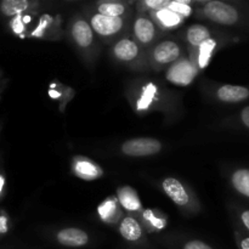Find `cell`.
I'll list each match as a JSON object with an SVG mask.
<instances>
[{
  "mask_svg": "<svg viewBox=\"0 0 249 249\" xmlns=\"http://www.w3.org/2000/svg\"><path fill=\"white\" fill-rule=\"evenodd\" d=\"M155 58L160 63H169L177 60L180 55V49L173 41H163L155 49Z\"/></svg>",
  "mask_w": 249,
  "mask_h": 249,
  "instance_id": "ba28073f",
  "label": "cell"
},
{
  "mask_svg": "<svg viewBox=\"0 0 249 249\" xmlns=\"http://www.w3.org/2000/svg\"><path fill=\"white\" fill-rule=\"evenodd\" d=\"M241 246H242V249H249V238L243 240L242 243H241Z\"/></svg>",
  "mask_w": 249,
  "mask_h": 249,
  "instance_id": "1f68e13d",
  "label": "cell"
},
{
  "mask_svg": "<svg viewBox=\"0 0 249 249\" xmlns=\"http://www.w3.org/2000/svg\"><path fill=\"white\" fill-rule=\"evenodd\" d=\"M5 223H6V219L0 218V232H4V231L6 230V228H5Z\"/></svg>",
  "mask_w": 249,
  "mask_h": 249,
  "instance_id": "4dcf8cb0",
  "label": "cell"
},
{
  "mask_svg": "<svg viewBox=\"0 0 249 249\" xmlns=\"http://www.w3.org/2000/svg\"><path fill=\"white\" fill-rule=\"evenodd\" d=\"M121 235L128 241H136L141 237V228L133 218H126L121 224Z\"/></svg>",
  "mask_w": 249,
  "mask_h": 249,
  "instance_id": "5bb4252c",
  "label": "cell"
},
{
  "mask_svg": "<svg viewBox=\"0 0 249 249\" xmlns=\"http://www.w3.org/2000/svg\"><path fill=\"white\" fill-rule=\"evenodd\" d=\"M12 28H14V31L16 32V33H21V32L23 31V23H22V18L19 15H17L16 18L12 21Z\"/></svg>",
  "mask_w": 249,
  "mask_h": 249,
  "instance_id": "4316f807",
  "label": "cell"
},
{
  "mask_svg": "<svg viewBox=\"0 0 249 249\" xmlns=\"http://www.w3.org/2000/svg\"><path fill=\"white\" fill-rule=\"evenodd\" d=\"M114 53L123 61H130L138 55V46L129 39H123L114 46Z\"/></svg>",
  "mask_w": 249,
  "mask_h": 249,
  "instance_id": "30bf717a",
  "label": "cell"
},
{
  "mask_svg": "<svg viewBox=\"0 0 249 249\" xmlns=\"http://www.w3.org/2000/svg\"><path fill=\"white\" fill-rule=\"evenodd\" d=\"M29 21H31V18H29L28 16H27V17H24V22H29Z\"/></svg>",
  "mask_w": 249,
  "mask_h": 249,
  "instance_id": "e575fe53",
  "label": "cell"
},
{
  "mask_svg": "<svg viewBox=\"0 0 249 249\" xmlns=\"http://www.w3.org/2000/svg\"><path fill=\"white\" fill-rule=\"evenodd\" d=\"M214 46H215V41H213L211 39V40L206 41L204 44H202L201 46H199V57H198V62H199V66H201L202 68L206 67L207 63H208L209 61V57H211V53L212 51H213Z\"/></svg>",
  "mask_w": 249,
  "mask_h": 249,
  "instance_id": "44dd1931",
  "label": "cell"
},
{
  "mask_svg": "<svg viewBox=\"0 0 249 249\" xmlns=\"http://www.w3.org/2000/svg\"><path fill=\"white\" fill-rule=\"evenodd\" d=\"M74 170L78 174V177L83 178L85 180H94L99 178L100 174H101L99 168L95 164H92V163L88 162V160H79V162H77Z\"/></svg>",
  "mask_w": 249,
  "mask_h": 249,
  "instance_id": "9a60e30c",
  "label": "cell"
},
{
  "mask_svg": "<svg viewBox=\"0 0 249 249\" xmlns=\"http://www.w3.org/2000/svg\"><path fill=\"white\" fill-rule=\"evenodd\" d=\"M51 22V17L50 16H43L40 19V24L38 26V28H36V32H33V36H40L41 32L44 31V28H45L46 26H48L49 23Z\"/></svg>",
  "mask_w": 249,
  "mask_h": 249,
  "instance_id": "484cf974",
  "label": "cell"
},
{
  "mask_svg": "<svg viewBox=\"0 0 249 249\" xmlns=\"http://www.w3.org/2000/svg\"><path fill=\"white\" fill-rule=\"evenodd\" d=\"M168 10H170V11L175 12V14H178L180 16V15H182V16H189L190 14H191V7L189 6V1H172V4H170V6L168 7Z\"/></svg>",
  "mask_w": 249,
  "mask_h": 249,
  "instance_id": "603a6c76",
  "label": "cell"
},
{
  "mask_svg": "<svg viewBox=\"0 0 249 249\" xmlns=\"http://www.w3.org/2000/svg\"><path fill=\"white\" fill-rule=\"evenodd\" d=\"M134 31H135V34L139 40L142 41V43H148L155 36V27H153V23L150 19L139 18L135 22Z\"/></svg>",
  "mask_w": 249,
  "mask_h": 249,
  "instance_id": "8fae6325",
  "label": "cell"
},
{
  "mask_svg": "<svg viewBox=\"0 0 249 249\" xmlns=\"http://www.w3.org/2000/svg\"><path fill=\"white\" fill-rule=\"evenodd\" d=\"M204 14L212 21L220 24H233L238 19V14L235 7L221 1L208 2L204 7Z\"/></svg>",
  "mask_w": 249,
  "mask_h": 249,
  "instance_id": "7a4b0ae2",
  "label": "cell"
},
{
  "mask_svg": "<svg viewBox=\"0 0 249 249\" xmlns=\"http://www.w3.org/2000/svg\"><path fill=\"white\" fill-rule=\"evenodd\" d=\"M218 97L224 102H240L249 97V90L238 85H224L218 90Z\"/></svg>",
  "mask_w": 249,
  "mask_h": 249,
  "instance_id": "52a82bcc",
  "label": "cell"
},
{
  "mask_svg": "<svg viewBox=\"0 0 249 249\" xmlns=\"http://www.w3.org/2000/svg\"><path fill=\"white\" fill-rule=\"evenodd\" d=\"M197 70L189 61H180L168 71L167 78L169 82L178 85H187L194 80Z\"/></svg>",
  "mask_w": 249,
  "mask_h": 249,
  "instance_id": "3957f363",
  "label": "cell"
},
{
  "mask_svg": "<svg viewBox=\"0 0 249 249\" xmlns=\"http://www.w3.org/2000/svg\"><path fill=\"white\" fill-rule=\"evenodd\" d=\"M232 184L238 192L249 197V170L240 169L232 175Z\"/></svg>",
  "mask_w": 249,
  "mask_h": 249,
  "instance_id": "e0dca14e",
  "label": "cell"
},
{
  "mask_svg": "<svg viewBox=\"0 0 249 249\" xmlns=\"http://www.w3.org/2000/svg\"><path fill=\"white\" fill-rule=\"evenodd\" d=\"M100 15L108 17H119L124 12V6L119 2H105L99 7Z\"/></svg>",
  "mask_w": 249,
  "mask_h": 249,
  "instance_id": "d6986e66",
  "label": "cell"
},
{
  "mask_svg": "<svg viewBox=\"0 0 249 249\" xmlns=\"http://www.w3.org/2000/svg\"><path fill=\"white\" fill-rule=\"evenodd\" d=\"M242 122L249 128V106L242 111Z\"/></svg>",
  "mask_w": 249,
  "mask_h": 249,
  "instance_id": "f1b7e54d",
  "label": "cell"
},
{
  "mask_svg": "<svg viewBox=\"0 0 249 249\" xmlns=\"http://www.w3.org/2000/svg\"><path fill=\"white\" fill-rule=\"evenodd\" d=\"M184 249H212L208 245L201 242V241H191V242L186 243Z\"/></svg>",
  "mask_w": 249,
  "mask_h": 249,
  "instance_id": "d4e9b609",
  "label": "cell"
},
{
  "mask_svg": "<svg viewBox=\"0 0 249 249\" xmlns=\"http://www.w3.org/2000/svg\"><path fill=\"white\" fill-rule=\"evenodd\" d=\"M28 7V1L26 0H4L0 5L1 12L6 16L19 15Z\"/></svg>",
  "mask_w": 249,
  "mask_h": 249,
  "instance_id": "2e32d148",
  "label": "cell"
},
{
  "mask_svg": "<svg viewBox=\"0 0 249 249\" xmlns=\"http://www.w3.org/2000/svg\"><path fill=\"white\" fill-rule=\"evenodd\" d=\"M50 95H51V96H58V95H60V94H58V92H53V91H50Z\"/></svg>",
  "mask_w": 249,
  "mask_h": 249,
  "instance_id": "836d02e7",
  "label": "cell"
},
{
  "mask_svg": "<svg viewBox=\"0 0 249 249\" xmlns=\"http://www.w3.org/2000/svg\"><path fill=\"white\" fill-rule=\"evenodd\" d=\"M118 197L122 206L128 211H136L140 208V201H139L138 195L131 187L125 186L119 189Z\"/></svg>",
  "mask_w": 249,
  "mask_h": 249,
  "instance_id": "4fadbf2b",
  "label": "cell"
},
{
  "mask_svg": "<svg viewBox=\"0 0 249 249\" xmlns=\"http://www.w3.org/2000/svg\"><path fill=\"white\" fill-rule=\"evenodd\" d=\"M57 241L67 247H82L88 243V235L79 229L70 228L57 233Z\"/></svg>",
  "mask_w": 249,
  "mask_h": 249,
  "instance_id": "8992f818",
  "label": "cell"
},
{
  "mask_svg": "<svg viewBox=\"0 0 249 249\" xmlns=\"http://www.w3.org/2000/svg\"><path fill=\"white\" fill-rule=\"evenodd\" d=\"M162 148L160 141L150 138H140L133 139L122 146V151L128 156L134 157H143V156H151L158 153Z\"/></svg>",
  "mask_w": 249,
  "mask_h": 249,
  "instance_id": "6da1fadb",
  "label": "cell"
},
{
  "mask_svg": "<svg viewBox=\"0 0 249 249\" xmlns=\"http://www.w3.org/2000/svg\"><path fill=\"white\" fill-rule=\"evenodd\" d=\"M91 26L101 36H111L121 31L123 21L121 17H108L99 14L91 18Z\"/></svg>",
  "mask_w": 249,
  "mask_h": 249,
  "instance_id": "277c9868",
  "label": "cell"
},
{
  "mask_svg": "<svg viewBox=\"0 0 249 249\" xmlns=\"http://www.w3.org/2000/svg\"><path fill=\"white\" fill-rule=\"evenodd\" d=\"M156 92V87L153 84H148L147 88L143 90L142 96L139 100L138 102V109H145L150 106L151 101H152L153 96H155Z\"/></svg>",
  "mask_w": 249,
  "mask_h": 249,
  "instance_id": "7402d4cb",
  "label": "cell"
},
{
  "mask_svg": "<svg viewBox=\"0 0 249 249\" xmlns=\"http://www.w3.org/2000/svg\"><path fill=\"white\" fill-rule=\"evenodd\" d=\"M163 190L169 198L178 206H185L189 203V195L180 181L173 178H168L163 181Z\"/></svg>",
  "mask_w": 249,
  "mask_h": 249,
  "instance_id": "5b68a950",
  "label": "cell"
},
{
  "mask_svg": "<svg viewBox=\"0 0 249 249\" xmlns=\"http://www.w3.org/2000/svg\"><path fill=\"white\" fill-rule=\"evenodd\" d=\"M157 17L160 18V21L164 24L165 27H173L177 26L178 23H180L181 18L178 14L175 12L170 11V10L164 9V10H160L157 12Z\"/></svg>",
  "mask_w": 249,
  "mask_h": 249,
  "instance_id": "ffe728a7",
  "label": "cell"
},
{
  "mask_svg": "<svg viewBox=\"0 0 249 249\" xmlns=\"http://www.w3.org/2000/svg\"><path fill=\"white\" fill-rule=\"evenodd\" d=\"M172 1L169 0H147L146 1V5L150 7H153L156 10H164L168 9L170 6Z\"/></svg>",
  "mask_w": 249,
  "mask_h": 249,
  "instance_id": "cb8c5ba5",
  "label": "cell"
},
{
  "mask_svg": "<svg viewBox=\"0 0 249 249\" xmlns=\"http://www.w3.org/2000/svg\"><path fill=\"white\" fill-rule=\"evenodd\" d=\"M242 221H243V224L246 225V228L249 230V211L245 212V213L242 214Z\"/></svg>",
  "mask_w": 249,
  "mask_h": 249,
  "instance_id": "f546056e",
  "label": "cell"
},
{
  "mask_svg": "<svg viewBox=\"0 0 249 249\" xmlns=\"http://www.w3.org/2000/svg\"><path fill=\"white\" fill-rule=\"evenodd\" d=\"M73 38L77 41L78 45L87 48L92 41V29L85 21H77L72 29Z\"/></svg>",
  "mask_w": 249,
  "mask_h": 249,
  "instance_id": "9c48e42d",
  "label": "cell"
},
{
  "mask_svg": "<svg viewBox=\"0 0 249 249\" xmlns=\"http://www.w3.org/2000/svg\"><path fill=\"white\" fill-rule=\"evenodd\" d=\"M146 216H147V218L151 220V223L155 224V225L157 226V228L160 229V228H163V226H164V223H163V221H160V220H157V219H156L155 216H153L152 214H151V212H146Z\"/></svg>",
  "mask_w": 249,
  "mask_h": 249,
  "instance_id": "83f0119b",
  "label": "cell"
},
{
  "mask_svg": "<svg viewBox=\"0 0 249 249\" xmlns=\"http://www.w3.org/2000/svg\"><path fill=\"white\" fill-rule=\"evenodd\" d=\"M99 213L104 220L106 221H113L118 218V211H117L116 201L113 199H108V201L104 202L101 206L99 207Z\"/></svg>",
  "mask_w": 249,
  "mask_h": 249,
  "instance_id": "ac0fdd59",
  "label": "cell"
},
{
  "mask_svg": "<svg viewBox=\"0 0 249 249\" xmlns=\"http://www.w3.org/2000/svg\"><path fill=\"white\" fill-rule=\"evenodd\" d=\"M187 39L195 46H201L206 41L211 40V33L208 28L202 24H194L187 31Z\"/></svg>",
  "mask_w": 249,
  "mask_h": 249,
  "instance_id": "7c38bea8",
  "label": "cell"
},
{
  "mask_svg": "<svg viewBox=\"0 0 249 249\" xmlns=\"http://www.w3.org/2000/svg\"><path fill=\"white\" fill-rule=\"evenodd\" d=\"M2 186H4V178L0 177V192H1Z\"/></svg>",
  "mask_w": 249,
  "mask_h": 249,
  "instance_id": "d6a6232c",
  "label": "cell"
}]
</instances>
